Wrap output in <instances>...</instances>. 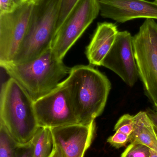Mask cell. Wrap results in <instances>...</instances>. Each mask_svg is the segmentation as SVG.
Returning a JSON list of instances; mask_svg holds the SVG:
<instances>
[{
  "label": "cell",
  "mask_w": 157,
  "mask_h": 157,
  "mask_svg": "<svg viewBox=\"0 0 157 157\" xmlns=\"http://www.w3.org/2000/svg\"><path fill=\"white\" fill-rule=\"evenodd\" d=\"M134 129L130 136V143L147 146L157 153V136L154 125L146 112L140 111L134 116Z\"/></svg>",
  "instance_id": "13"
},
{
  "label": "cell",
  "mask_w": 157,
  "mask_h": 157,
  "mask_svg": "<svg viewBox=\"0 0 157 157\" xmlns=\"http://www.w3.org/2000/svg\"><path fill=\"white\" fill-rule=\"evenodd\" d=\"M154 1L157 3V0H154Z\"/></svg>",
  "instance_id": "27"
},
{
  "label": "cell",
  "mask_w": 157,
  "mask_h": 157,
  "mask_svg": "<svg viewBox=\"0 0 157 157\" xmlns=\"http://www.w3.org/2000/svg\"><path fill=\"white\" fill-rule=\"evenodd\" d=\"M134 124V116L129 114H124L116 123L113 131L121 132L130 136L133 131Z\"/></svg>",
  "instance_id": "17"
},
{
  "label": "cell",
  "mask_w": 157,
  "mask_h": 157,
  "mask_svg": "<svg viewBox=\"0 0 157 157\" xmlns=\"http://www.w3.org/2000/svg\"><path fill=\"white\" fill-rule=\"evenodd\" d=\"M39 127L53 128L79 123L63 80L53 90L34 102Z\"/></svg>",
  "instance_id": "7"
},
{
  "label": "cell",
  "mask_w": 157,
  "mask_h": 157,
  "mask_svg": "<svg viewBox=\"0 0 157 157\" xmlns=\"http://www.w3.org/2000/svg\"><path fill=\"white\" fill-rule=\"evenodd\" d=\"M53 145L62 157H84L95 137V121L88 124H76L51 128Z\"/></svg>",
  "instance_id": "10"
},
{
  "label": "cell",
  "mask_w": 157,
  "mask_h": 157,
  "mask_svg": "<svg viewBox=\"0 0 157 157\" xmlns=\"http://www.w3.org/2000/svg\"><path fill=\"white\" fill-rule=\"evenodd\" d=\"M78 1L79 0H61V1L57 24V31Z\"/></svg>",
  "instance_id": "18"
},
{
  "label": "cell",
  "mask_w": 157,
  "mask_h": 157,
  "mask_svg": "<svg viewBox=\"0 0 157 157\" xmlns=\"http://www.w3.org/2000/svg\"><path fill=\"white\" fill-rule=\"evenodd\" d=\"M1 66L10 78L22 86L34 101L57 87L71 70L55 56L51 48L31 61L8 63Z\"/></svg>",
  "instance_id": "2"
},
{
  "label": "cell",
  "mask_w": 157,
  "mask_h": 157,
  "mask_svg": "<svg viewBox=\"0 0 157 157\" xmlns=\"http://www.w3.org/2000/svg\"><path fill=\"white\" fill-rule=\"evenodd\" d=\"M100 15L118 23L137 18L157 19V3L148 0H99Z\"/></svg>",
  "instance_id": "11"
},
{
  "label": "cell",
  "mask_w": 157,
  "mask_h": 157,
  "mask_svg": "<svg viewBox=\"0 0 157 157\" xmlns=\"http://www.w3.org/2000/svg\"><path fill=\"white\" fill-rule=\"evenodd\" d=\"M34 4H20L11 13L0 14V65L13 61L27 30Z\"/></svg>",
  "instance_id": "8"
},
{
  "label": "cell",
  "mask_w": 157,
  "mask_h": 157,
  "mask_svg": "<svg viewBox=\"0 0 157 157\" xmlns=\"http://www.w3.org/2000/svg\"><path fill=\"white\" fill-rule=\"evenodd\" d=\"M107 143L112 147L119 149L125 146L128 143H130V137L123 133L115 132L113 135L108 138Z\"/></svg>",
  "instance_id": "19"
},
{
  "label": "cell",
  "mask_w": 157,
  "mask_h": 157,
  "mask_svg": "<svg viewBox=\"0 0 157 157\" xmlns=\"http://www.w3.org/2000/svg\"><path fill=\"white\" fill-rule=\"evenodd\" d=\"M41 0H20L21 3H24L26 2H31L34 5L37 4Z\"/></svg>",
  "instance_id": "24"
},
{
  "label": "cell",
  "mask_w": 157,
  "mask_h": 157,
  "mask_svg": "<svg viewBox=\"0 0 157 157\" xmlns=\"http://www.w3.org/2000/svg\"><path fill=\"white\" fill-rule=\"evenodd\" d=\"M154 128H155V132L156 134V136H157V127L156 126L154 125Z\"/></svg>",
  "instance_id": "26"
},
{
  "label": "cell",
  "mask_w": 157,
  "mask_h": 157,
  "mask_svg": "<svg viewBox=\"0 0 157 157\" xmlns=\"http://www.w3.org/2000/svg\"><path fill=\"white\" fill-rule=\"evenodd\" d=\"M49 157H62L60 150L56 146L53 145V149Z\"/></svg>",
  "instance_id": "23"
},
{
  "label": "cell",
  "mask_w": 157,
  "mask_h": 157,
  "mask_svg": "<svg viewBox=\"0 0 157 157\" xmlns=\"http://www.w3.org/2000/svg\"><path fill=\"white\" fill-rule=\"evenodd\" d=\"M20 4V0H0V14L11 13Z\"/></svg>",
  "instance_id": "21"
},
{
  "label": "cell",
  "mask_w": 157,
  "mask_h": 157,
  "mask_svg": "<svg viewBox=\"0 0 157 157\" xmlns=\"http://www.w3.org/2000/svg\"><path fill=\"white\" fill-rule=\"evenodd\" d=\"M63 81L79 123L89 124L102 114L111 89L106 75L91 65H76Z\"/></svg>",
  "instance_id": "1"
},
{
  "label": "cell",
  "mask_w": 157,
  "mask_h": 157,
  "mask_svg": "<svg viewBox=\"0 0 157 157\" xmlns=\"http://www.w3.org/2000/svg\"><path fill=\"white\" fill-rule=\"evenodd\" d=\"M132 37L128 31H119L101 65L114 72L131 87L134 86L139 77Z\"/></svg>",
  "instance_id": "9"
},
{
  "label": "cell",
  "mask_w": 157,
  "mask_h": 157,
  "mask_svg": "<svg viewBox=\"0 0 157 157\" xmlns=\"http://www.w3.org/2000/svg\"><path fill=\"white\" fill-rule=\"evenodd\" d=\"M151 157H157V153L153 150H151Z\"/></svg>",
  "instance_id": "25"
},
{
  "label": "cell",
  "mask_w": 157,
  "mask_h": 157,
  "mask_svg": "<svg viewBox=\"0 0 157 157\" xmlns=\"http://www.w3.org/2000/svg\"><path fill=\"white\" fill-rule=\"evenodd\" d=\"M18 143L0 124V157H14Z\"/></svg>",
  "instance_id": "15"
},
{
  "label": "cell",
  "mask_w": 157,
  "mask_h": 157,
  "mask_svg": "<svg viewBox=\"0 0 157 157\" xmlns=\"http://www.w3.org/2000/svg\"><path fill=\"white\" fill-rule=\"evenodd\" d=\"M148 1H149V0H148Z\"/></svg>",
  "instance_id": "28"
},
{
  "label": "cell",
  "mask_w": 157,
  "mask_h": 157,
  "mask_svg": "<svg viewBox=\"0 0 157 157\" xmlns=\"http://www.w3.org/2000/svg\"><path fill=\"white\" fill-rule=\"evenodd\" d=\"M61 0H41L34 8L25 38L11 62L31 61L50 48L57 31Z\"/></svg>",
  "instance_id": "4"
},
{
  "label": "cell",
  "mask_w": 157,
  "mask_h": 157,
  "mask_svg": "<svg viewBox=\"0 0 157 157\" xmlns=\"http://www.w3.org/2000/svg\"><path fill=\"white\" fill-rule=\"evenodd\" d=\"M151 149L138 143H130L121 155V157H151Z\"/></svg>",
  "instance_id": "16"
},
{
  "label": "cell",
  "mask_w": 157,
  "mask_h": 157,
  "mask_svg": "<svg viewBox=\"0 0 157 157\" xmlns=\"http://www.w3.org/2000/svg\"><path fill=\"white\" fill-rule=\"evenodd\" d=\"M139 77L157 112V23L146 19L132 37Z\"/></svg>",
  "instance_id": "5"
},
{
  "label": "cell",
  "mask_w": 157,
  "mask_h": 157,
  "mask_svg": "<svg viewBox=\"0 0 157 157\" xmlns=\"http://www.w3.org/2000/svg\"><path fill=\"white\" fill-rule=\"evenodd\" d=\"M119 32L116 24L107 22L98 24L86 50L87 58L91 65H102V62L112 48Z\"/></svg>",
  "instance_id": "12"
},
{
  "label": "cell",
  "mask_w": 157,
  "mask_h": 157,
  "mask_svg": "<svg viewBox=\"0 0 157 157\" xmlns=\"http://www.w3.org/2000/svg\"><path fill=\"white\" fill-rule=\"evenodd\" d=\"M100 13L99 0H79L56 31L51 48L63 60Z\"/></svg>",
  "instance_id": "6"
},
{
  "label": "cell",
  "mask_w": 157,
  "mask_h": 157,
  "mask_svg": "<svg viewBox=\"0 0 157 157\" xmlns=\"http://www.w3.org/2000/svg\"><path fill=\"white\" fill-rule=\"evenodd\" d=\"M31 142L34 147V157H49L53 147L51 129L39 127Z\"/></svg>",
  "instance_id": "14"
},
{
  "label": "cell",
  "mask_w": 157,
  "mask_h": 157,
  "mask_svg": "<svg viewBox=\"0 0 157 157\" xmlns=\"http://www.w3.org/2000/svg\"><path fill=\"white\" fill-rule=\"evenodd\" d=\"M14 157H34V147L31 141L26 144H18Z\"/></svg>",
  "instance_id": "20"
},
{
  "label": "cell",
  "mask_w": 157,
  "mask_h": 157,
  "mask_svg": "<svg viewBox=\"0 0 157 157\" xmlns=\"http://www.w3.org/2000/svg\"><path fill=\"white\" fill-rule=\"evenodd\" d=\"M34 102L14 78H10L2 86L0 124L18 144L30 142L39 127Z\"/></svg>",
  "instance_id": "3"
},
{
  "label": "cell",
  "mask_w": 157,
  "mask_h": 157,
  "mask_svg": "<svg viewBox=\"0 0 157 157\" xmlns=\"http://www.w3.org/2000/svg\"><path fill=\"white\" fill-rule=\"evenodd\" d=\"M146 112L154 125L157 127V112L155 110L150 109H147Z\"/></svg>",
  "instance_id": "22"
}]
</instances>
